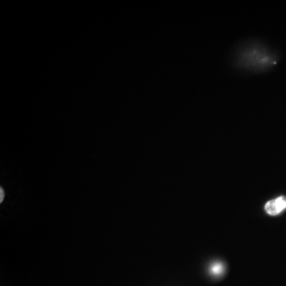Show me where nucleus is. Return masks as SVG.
I'll use <instances>...</instances> for the list:
<instances>
[{
  "mask_svg": "<svg viewBox=\"0 0 286 286\" xmlns=\"http://www.w3.org/2000/svg\"><path fill=\"white\" fill-rule=\"evenodd\" d=\"M0 193H1V198H0V203H2L4 198V190H3L2 188H1V189H0Z\"/></svg>",
  "mask_w": 286,
  "mask_h": 286,
  "instance_id": "7ed1b4c3",
  "label": "nucleus"
},
{
  "mask_svg": "<svg viewBox=\"0 0 286 286\" xmlns=\"http://www.w3.org/2000/svg\"><path fill=\"white\" fill-rule=\"evenodd\" d=\"M270 60L271 58L265 49L260 47L258 43L245 45L238 54L239 66L254 71H260V69L266 68L270 64Z\"/></svg>",
  "mask_w": 286,
  "mask_h": 286,
  "instance_id": "f257e3e1",
  "label": "nucleus"
},
{
  "mask_svg": "<svg viewBox=\"0 0 286 286\" xmlns=\"http://www.w3.org/2000/svg\"><path fill=\"white\" fill-rule=\"evenodd\" d=\"M286 209V197L279 196L265 203V210L269 216H277Z\"/></svg>",
  "mask_w": 286,
  "mask_h": 286,
  "instance_id": "f03ea898",
  "label": "nucleus"
}]
</instances>
